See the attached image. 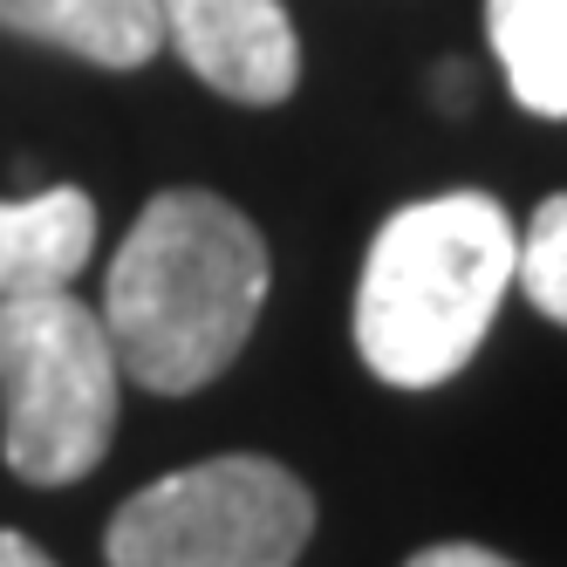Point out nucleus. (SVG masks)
I'll return each mask as SVG.
<instances>
[{"label":"nucleus","mask_w":567,"mask_h":567,"mask_svg":"<svg viewBox=\"0 0 567 567\" xmlns=\"http://www.w3.org/2000/svg\"><path fill=\"white\" fill-rule=\"evenodd\" d=\"M116 349L69 288L0 301V452L28 485L90 478L116 437Z\"/></svg>","instance_id":"nucleus-3"},{"label":"nucleus","mask_w":567,"mask_h":567,"mask_svg":"<svg viewBox=\"0 0 567 567\" xmlns=\"http://www.w3.org/2000/svg\"><path fill=\"white\" fill-rule=\"evenodd\" d=\"M0 28L96 69H144L165 49L157 0H0Z\"/></svg>","instance_id":"nucleus-7"},{"label":"nucleus","mask_w":567,"mask_h":567,"mask_svg":"<svg viewBox=\"0 0 567 567\" xmlns=\"http://www.w3.org/2000/svg\"><path fill=\"white\" fill-rule=\"evenodd\" d=\"M485 34L513 103L567 124V0H485Z\"/></svg>","instance_id":"nucleus-8"},{"label":"nucleus","mask_w":567,"mask_h":567,"mask_svg":"<svg viewBox=\"0 0 567 567\" xmlns=\"http://www.w3.org/2000/svg\"><path fill=\"white\" fill-rule=\"evenodd\" d=\"M267 247L239 206L198 185L157 192L103 274L116 370L157 396L206 390L247 349L267 308Z\"/></svg>","instance_id":"nucleus-1"},{"label":"nucleus","mask_w":567,"mask_h":567,"mask_svg":"<svg viewBox=\"0 0 567 567\" xmlns=\"http://www.w3.org/2000/svg\"><path fill=\"white\" fill-rule=\"evenodd\" d=\"M519 226L485 192H437L383 219L355 280V355L390 390H437L478 355L513 288Z\"/></svg>","instance_id":"nucleus-2"},{"label":"nucleus","mask_w":567,"mask_h":567,"mask_svg":"<svg viewBox=\"0 0 567 567\" xmlns=\"http://www.w3.org/2000/svg\"><path fill=\"white\" fill-rule=\"evenodd\" d=\"M437 96H444V110H458V103H465V75H458V62H444V75H437Z\"/></svg>","instance_id":"nucleus-12"},{"label":"nucleus","mask_w":567,"mask_h":567,"mask_svg":"<svg viewBox=\"0 0 567 567\" xmlns=\"http://www.w3.org/2000/svg\"><path fill=\"white\" fill-rule=\"evenodd\" d=\"M0 567H55V560L34 547L28 534H8V526H0Z\"/></svg>","instance_id":"nucleus-11"},{"label":"nucleus","mask_w":567,"mask_h":567,"mask_svg":"<svg viewBox=\"0 0 567 567\" xmlns=\"http://www.w3.org/2000/svg\"><path fill=\"white\" fill-rule=\"evenodd\" d=\"M403 567H519V560H506V554H493V547H472V540H444V547L411 554Z\"/></svg>","instance_id":"nucleus-10"},{"label":"nucleus","mask_w":567,"mask_h":567,"mask_svg":"<svg viewBox=\"0 0 567 567\" xmlns=\"http://www.w3.org/2000/svg\"><path fill=\"white\" fill-rule=\"evenodd\" d=\"M315 534V493L260 452H226L116 506L110 567H295Z\"/></svg>","instance_id":"nucleus-4"},{"label":"nucleus","mask_w":567,"mask_h":567,"mask_svg":"<svg viewBox=\"0 0 567 567\" xmlns=\"http://www.w3.org/2000/svg\"><path fill=\"white\" fill-rule=\"evenodd\" d=\"M96 254V198L83 185H42L0 198V301L69 288Z\"/></svg>","instance_id":"nucleus-6"},{"label":"nucleus","mask_w":567,"mask_h":567,"mask_svg":"<svg viewBox=\"0 0 567 567\" xmlns=\"http://www.w3.org/2000/svg\"><path fill=\"white\" fill-rule=\"evenodd\" d=\"M165 42L226 103L274 110L301 83V42L280 0H157Z\"/></svg>","instance_id":"nucleus-5"},{"label":"nucleus","mask_w":567,"mask_h":567,"mask_svg":"<svg viewBox=\"0 0 567 567\" xmlns=\"http://www.w3.org/2000/svg\"><path fill=\"white\" fill-rule=\"evenodd\" d=\"M513 288L534 301L547 321H560V329H567V192H554L547 206L519 226Z\"/></svg>","instance_id":"nucleus-9"}]
</instances>
